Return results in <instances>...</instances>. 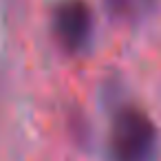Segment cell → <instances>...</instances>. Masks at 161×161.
Listing matches in <instances>:
<instances>
[{"instance_id": "1", "label": "cell", "mask_w": 161, "mask_h": 161, "mask_svg": "<svg viewBox=\"0 0 161 161\" xmlns=\"http://www.w3.org/2000/svg\"><path fill=\"white\" fill-rule=\"evenodd\" d=\"M159 152V130L152 117L137 108L124 106L113 115L108 132L110 161H154Z\"/></svg>"}, {"instance_id": "2", "label": "cell", "mask_w": 161, "mask_h": 161, "mask_svg": "<svg viewBox=\"0 0 161 161\" xmlns=\"http://www.w3.org/2000/svg\"><path fill=\"white\" fill-rule=\"evenodd\" d=\"M53 33L66 53H80L93 38V11L86 0H60L53 9Z\"/></svg>"}, {"instance_id": "3", "label": "cell", "mask_w": 161, "mask_h": 161, "mask_svg": "<svg viewBox=\"0 0 161 161\" xmlns=\"http://www.w3.org/2000/svg\"><path fill=\"white\" fill-rule=\"evenodd\" d=\"M148 0H106V9L117 18H130Z\"/></svg>"}]
</instances>
